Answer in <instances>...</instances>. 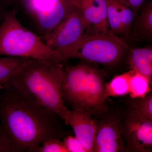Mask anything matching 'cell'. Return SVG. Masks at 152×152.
Listing matches in <instances>:
<instances>
[{"mask_svg":"<svg viewBox=\"0 0 152 152\" xmlns=\"http://www.w3.org/2000/svg\"><path fill=\"white\" fill-rule=\"evenodd\" d=\"M58 116L10 84L0 89V123L12 152H38L44 142L68 134Z\"/></svg>","mask_w":152,"mask_h":152,"instance_id":"6da1fadb","label":"cell"},{"mask_svg":"<svg viewBox=\"0 0 152 152\" xmlns=\"http://www.w3.org/2000/svg\"><path fill=\"white\" fill-rule=\"evenodd\" d=\"M64 72L60 63L32 59L8 84L64 120L70 111L62 94Z\"/></svg>","mask_w":152,"mask_h":152,"instance_id":"7a4b0ae2","label":"cell"},{"mask_svg":"<svg viewBox=\"0 0 152 152\" xmlns=\"http://www.w3.org/2000/svg\"><path fill=\"white\" fill-rule=\"evenodd\" d=\"M0 56L60 63L56 52L21 24L14 10L6 13L0 25Z\"/></svg>","mask_w":152,"mask_h":152,"instance_id":"3957f363","label":"cell"},{"mask_svg":"<svg viewBox=\"0 0 152 152\" xmlns=\"http://www.w3.org/2000/svg\"><path fill=\"white\" fill-rule=\"evenodd\" d=\"M126 48V44L113 34H84L77 43L57 53L60 62L77 58L111 65L121 59Z\"/></svg>","mask_w":152,"mask_h":152,"instance_id":"277c9868","label":"cell"},{"mask_svg":"<svg viewBox=\"0 0 152 152\" xmlns=\"http://www.w3.org/2000/svg\"><path fill=\"white\" fill-rule=\"evenodd\" d=\"M35 21L43 37L61 23L76 7V0H19Z\"/></svg>","mask_w":152,"mask_h":152,"instance_id":"5b68a950","label":"cell"},{"mask_svg":"<svg viewBox=\"0 0 152 152\" xmlns=\"http://www.w3.org/2000/svg\"><path fill=\"white\" fill-rule=\"evenodd\" d=\"M126 152L152 151V121L128 107L119 115Z\"/></svg>","mask_w":152,"mask_h":152,"instance_id":"8992f818","label":"cell"},{"mask_svg":"<svg viewBox=\"0 0 152 152\" xmlns=\"http://www.w3.org/2000/svg\"><path fill=\"white\" fill-rule=\"evenodd\" d=\"M85 31V22L76 6L58 26L44 36V42L51 50L57 53L78 42Z\"/></svg>","mask_w":152,"mask_h":152,"instance_id":"52a82bcc","label":"cell"},{"mask_svg":"<svg viewBox=\"0 0 152 152\" xmlns=\"http://www.w3.org/2000/svg\"><path fill=\"white\" fill-rule=\"evenodd\" d=\"M96 120L94 152H126L119 115L109 113Z\"/></svg>","mask_w":152,"mask_h":152,"instance_id":"ba28073f","label":"cell"},{"mask_svg":"<svg viewBox=\"0 0 152 152\" xmlns=\"http://www.w3.org/2000/svg\"><path fill=\"white\" fill-rule=\"evenodd\" d=\"M86 25L85 34H113L107 19L106 0H76Z\"/></svg>","mask_w":152,"mask_h":152,"instance_id":"9c48e42d","label":"cell"},{"mask_svg":"<svg viewBox=\"0 0 152 152\" xmlns=\"http://www.w3.org/2000/svg\"><path fill=\"white\" fill-rule=\"evenodd\" d=\"M92 116L84 110L73 109L64 120L66 124L72 128L75 136L87 152H94V148L96 120Z\"/></svg>","mask_w":152,"mask_h":152,"instance_id":"30bf717a","label":"cell"},{"mask_svg":"<svg viewBox=\"0 0 152 152\" xmlns=\"http://www.w3.org/2000/svg\"><path fill=\"white\" fill-rule=\"evenodd\" d=\"M106 1L111 32L115 36L128 35L137 13L119 0H106Z\"/></svg>","mask_w":152,"mask_h":152,"instance_id":"8fae6325","label":"cell"},{"mask_svg":"<svg viewBox=\"0 0 152 152\" xmlns=\"http://www.w3.org/2000/svg\"><path fill=\"white\" fill-rule=\"evenodd\" d=\"M131 70L143 75L152 83V48L151 46L132 50L128 59Z\"/></svg>","mask_w":152,"mask_h":152,"instance_id":"7c38bea8","label":"cell"},{"mask_svg":"<svg viewBox=\"0 0 152 152\" xmlns=\"http://www.w3.org/2000/svg\"><path fill=\"white\" fill-rule=\"evenodd\" d=\"M32 59L21 57L0 56V89L7 84Z\"/></svg>","mask_w":152,"mask_h":152,"instance_id":"4fadbf2b","label":"cell"},{"mask_svg":"<svg viewBox=\"0 0 152 152\" xmlns=\"http://www.w3.org/2000/svg\"><path fill=\"white\" fill-rule=\"evenodd\" d=\"M131 70L116 75L109 83L105 85L104 99L110 97L122 96L129 94V79Z\"/></svg>","mask_w":152,"mask_h":152,"instance_id":"5bb4252c","label":"cell"},{"mask_svg":"<svg viewBox=\"0 0 152 152\" xmlns=\"http://www.w3.org/2000/svg\"><path fill=\"white\" fill-rule=\"evenodd\" d=\"M152 83L145 76L131 70L129 79V94L131 99L145 97L151 91Z\"/></svg>","mask_w":152,"mask_h":152,"instance_id":"9a60e30c","label":"cell"},{"mask_svg":"<svg viewBox=\"0 0 152 152\" xmlns=\"http://www.w3.org/2000/svg\"><path fill=\"white\" fill-rule=\"evenodd\" d=\"M141 12L135 23L136 32L139 36L147 39L152 37V1L145 3Z\"/></svg>","mask_w":152,"mask_h":152,"instance_id":"2e32d148","label":"cell"},{"mask_svg":"<svg viewBox=\"0 0 152 152\" xmlns=\"http://www.w3.org/2000/svg\"><path fill=\"white\" fill-rule=\"evenodd\" d=\"M128 107L135 110L148 119L152 121V94L149 93L144 98L132 99Z\"/></svg>","mask_w":152,"mask_h":152,"instance_id":"e0dca14e","label":"cell"},{"mask_svg":"<svg viewBox=\"0 0 152 152\" xmlns=\"http://www.w3.org/2000/svg\"><path fill=\"white\" fill-rule=\"evenodd\" d=\"M38 152H69V151L60 139H53L42 144Z\"/></svg>","mask_w":152,"mask_h":152,"instance_id":"ac0fdd59","label":"cell"},{"mask_svg":"<svg viewBox=\"0 0 152 152\" xmlns=\"http://www.w3.org/2000/svg\"><path fill=\"white\" fill-rule=\"evenodd\" d=\"M63 142L69 152H87L75 136L68 135L64 138Z\"/></svg>","mask_w":152,"mask_h":152,"instance_id":"d6986e66","label":"cell"},{"mask_svg":"<svg viewBox=\"0 0 152 152\" xmlns=\"http://www.w3.org/2000/svg\"><path fill=\"white\" fill-rule=\"evenodd\" d=\"M0 152H12L10 142L0 123Z\"/></svg>","mask_w":152,"mask_h":152,"instance_id":"ffe728a7","label":"cell"},{"mask_svg":"<svg viewBox=\"0 0 152 152\" xmlns=\"http://www.w3.org/2000/svg\"><path fill=\"white\" fill-rule=\"evenodd\" d=\"M124 4L129 7L137 13L142 7L145 0H119Z\"/></svg>","mask_w":152,"mask_h":152,"instance_id":"44dd1931","label":"cell"},{"mask_svg":"<svg viewBox=\"0 0 152 152\" xmlns=\"http://www.w3.org/2000/svg\"><path fill=\"white\" fill-rule=\"evenodd\" d=\"M0 17H1V11H0Z\"/></svg>","mask_w":152,"mask_h":152,"instance_id":"7402d4cb","label":"cell"},{"mask_svg":"<svg viewBox=\"0 0 152 152\" xmlns=\"http://www.w3.org/2000/svg\"><path fill=\"white\" fill-rule=\"evenodd\" d=\"M18 1H19V0H18Z\"/></svg>","mask_w":152,"mask_h":152,"instance_id":"603a6c76","label":"cell"}]
</instances>
